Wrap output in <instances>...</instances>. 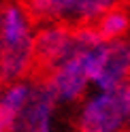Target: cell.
Returning a JSON list of instances; mask_svg holds the SVG:
<instances>
[{
	"label": "cell",
	"mask_w": 130,
	"mask_h": 132,
	"mask_svg": "<svg viewBox=\"0 0 130 132\" xmlns=\"http://www.w3.org/2000/svg\"><path fill=\"white\" fill-rule=\"evenodd\" d=\"M34 19L26 4L0 6V85L30 77L34 64Z\"/></svg>",
	"instance_id": "cell-1"
},
{
	"label": "cell",
	"mask_w": 130,
	"mask_h": 132,
	"mask_svg": "<svg viewBox=\"0 0 130 132\" xmlns=\"http://www.w3.org/2000/svg\"><path fill=\"white\" fill-rule=\"evenodd\" d=\"M102 43L104 40L98 36L94 26H85L81 47L62 64L45 72V83L60 104H77L90 92L94 62Z\"/></svg>",
	"instance_id": "cell-2"
},
{
	"label": "cell",
	"mask_w": 130,
	"mask_h": 132,
	"mask_svg": "<svg viewBox=\"0 0 130 132\" xmlns=\"http://www.w3.org/2000/svg\"><path fill=\"white\" fill-rule=\"evenodd\" d=\"M79 104L75 128L77 132H128L130 123V85L113 89H94Z\"/></svg>",
	"instance_id": "cell-3"
},
{
	"label": "cell",
	"mask_w": 130,
	"mask_h": 132,
	"mask_svg": "<svg viewBox=\"0 0 130 132\" xmlns=\"http://www.w3.org/2000/svg\"><path fill=\"white\" fill-rule=\"evenodd\" d=\"M121 0H26V9L38 23H64L70 28L94 26L100 15Z\"/></svg>",
	"instance_id": "cell-4"
},
{
	"label": "cell",
	"mask_w": 130,
	"mask_h": 132,
	"mask_svg": "<svg viewBox=\"0 0 130 132\" xmlns=\"http://www.w3.org/2000/svg\"><path fill=\"white\" fill-rule=\"evenodd\" d=\"M83 28L64 23H40L34 30V64L40 70H51L72 55L83 43Z\"/></svg>",
	"instance_id": "cell-5"
},
{
	"label": "cell",
	"mask_w": 130,
	"mask_h": 132,
	"mask_svg": "<svg viewBox=\"0 0 130 132\" xmlns=\"http://www.w3.org/2000/svg\"><path fill=\"white\" fill-rule=\"evenodd\" d=\"M58 111L60 102L47 87L45 79H32V89L13 121L11 132H60Z\"/></svg>",
	"instance_id": "cell-6"
},
{
	"label": "cell",
	"mask_w": 130,
	"mask_h": 132,
	"mask_svg": "<svg viewBox=\"0 0 130 132\" xmlns=\"http://www.w3.org/2000/svg\"><path fill=\"white\" fill-rule=\"evenodd\" d=\"M130 75V45L126 38L104 40L98 49L92 70L94 89H113L128 83Z\"/></svg>",
	"instance_id": "cell-7"
},
{
	"label": "cell",
	"mask_w": 130,
	"mask_h": 132,
	"mask_svg": "<svg viewBox=\"0 0 130 132\" xmlns=\"http://www.w3.org/2000/svg\"><path fill=\"white\" fill-rule=\"evenodd\" d=\"M32 79L34 77L30 75L0 85V132H11L13 121L32 89Z\"/></svg>",
	"instance_id": "cell-8"
},
{
	"label": "cell",
	"mask_w": 130,
	"mask_h": 132,
	"mask_svg": "<svg viewBox=\"0 0 130 132\" xmlns=\"http://www.w3.org/2000/svg\"><path fill=\"white\" fill-rule=\"evenodd\" d=\"M130 28V17H128V9H124V4H115L107 9L98 19L94 21V30L98 32V36L102 40H119L126 38Z\"/></svg>",
	"instance_id": "cell-9"
}]
</instances>
